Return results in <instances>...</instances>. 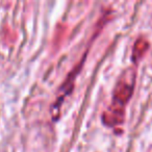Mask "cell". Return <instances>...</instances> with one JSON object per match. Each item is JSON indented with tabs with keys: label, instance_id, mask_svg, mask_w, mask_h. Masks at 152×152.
Masks as SVG:
<instances>
[{
	"label": "cell",
	"instance_id": "cell-1",
	"mask_svg": "<svg viewBox=\"0 0 152 152\" xmlns=\"http://www.w3.org/2000/svg\"><path fill=\"white\" fill-rule=\"evenodd\" d=\"M135 77L137 70L134 67L126 68L119 77L113 93L112 103L102 115V121L106 126L117 127L123 124L125 106L133 93Z\"/></svg>",
	"mask_w": 152,
	"mask_h": 152
},
{
	"label": "cell",
	"instance_id": "cell-2",
	"mask_svg": "<svg viewBox=\"0 0 152 152\" xmlns=\"http://www.w3.org/2000/svg\"><path fill=\"white\" fill-rule=\"evenodd\" d=\"M148 42L145 39L141 38L135 42L134 46H133V51H132V58L133 61H137L144 55V53L146 52L148 48Z\"/></svg>",
	"mask_w": 152,
	"mask_h": 152
}]
</instances>
